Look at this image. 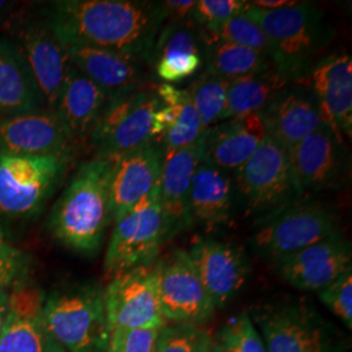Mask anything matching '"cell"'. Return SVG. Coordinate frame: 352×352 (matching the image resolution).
Masks as SVG:
<instances>
[{
	"label": "cell",
	"mask_w": 352,
	"mask_h": 352,
	"mask_svg": "<svg viewBox=\"0 0 352 352\" xmlns=\"http://www.w3.org/2000/svg\"><path fill=\"white\" fill-rule=\"evenodd\" d=\"M43 16L63 46H91L149 60L166 24L161 3L56 0Z\"/></svg>",
	"instance_id": "obj_1"
},
{
	"label": "cell",
	"mask_w": 352,
	"mask_h": 352,
	"mask_svg": "<svg viewBox=\"0 0 352 352\" xmlns=\"http://www.w3.org/2000/svg\"><path fill=\"white\" fill-rule=\"evenodd\" d=\"M113 161L94 157L80 166L63 195L55 202L49 227L64 247L81 254L100 251L113 222L110 179Z\"/></svg>",
	"instance_id": "obj_2"
},
{
	"label": "cell",
	"mask_w": 352,
	"mask_h": 352,
	"mask_svg": "<svg viewBox=\"0 0 352 352\" xmlns=\"http://www.w3.org/2000/svg\"><path fill=\"white\" fill-rule=\"evenodd\" d=\"M264 30L272 46V62L291 84H305L316 58L333 39L324 12L312 4L298 3L279 10H245Z\"/></svg>",
	"instance_id": "obj_3"
},
{
	"label": "cell",
	"mask_w": 352,
	"mask_h": 352,
	"mask_svg": "<svg viewBox=\"0 0 352 352\" xmlns=\"http://www.w3.org/2000/svg\"><path fill=\"white\" fill-rule=\"evenodd\" d=\"M42 317L65 351H107L110 329L98 286L84 283L55 289L45 298Z\"/></svg>",
	"instance_id": "obj_4"
},
{
	"label": "cell",
	"mask_w": 352,
	"mask_h": 352,
	"mask_svg": "<svg viewBox=\"0 0 352 352\" xmlns=\"http://www.w3.org/2000/svg\"><path fill=\"white\" fill-rule=\"evenodd\" d=\"M340 234L336 212L325 202L299 199L256 221L252 248L276 263L295 252Z\"/></svg>",
	"instance_id": "obj_5"
},
{
	"label": "cell",
	"mask_w": 352,
	"mask_h": 352,
	"mask_svg": "<svg viewBox=\"0 0 352 352\" xmlns=\"http://www.w3.org/2000/svg\"><path fill=\"white\" fill-rule=\"evenodd\" d=\"M72 160L74 154L0 155V217L36 218L62 184Z\"/></svg>",
	"instance_id": "obj_6"
},
{
	"label": "cell",
	"mask_w": 352,
	"mask_h": 352,
	"mask_svg": "<svg viewBox=\"0 0 352 352\" xmlns=\"http://www.w3.org/2000/svg\"><path fill=\"white\" fill-rule=\"evenodd\" d=\"M232 177L236 199L245 213L256 221L302 197L294 179L287 151L267 135Z\"/></svg>",
	"instance_id": "obj_7"
},
{
	"label": "cell",
	"mask_w": 352,
	"mask_h": 352,
	"mask_svg": "<svg viewBox=\"0 0 352 352\" xmlns=\"http://www.w3.org/2000/svg\"><path fill=\"white\" fill-rule=\"evenodd\" d=\"M254 318L266 352H346L338 329L305 302L267 304Z\"/></svg>",
	"instance_id": "obj_8"
},
{
	"label": "cell",
	"mask_w": 352,
	"mask_h": 352,
	"mask_svg": "<svg viewBox=\"0 0 352 352\" xmlns=\"http://www.w3.org/2000/svg\"><path fill=\"white\" fill-rule=\"evenodd\" d=\"M113 225L104 256V272L110 277L155 263L162 245L171 238L160 200V186Z\"/></svg>",
	"instance_id": "obj_9"
},
{
	"label": "cell",
	"mask_w": 352,
	"mask_h": 352,
	"mask_svg": "<svg viewBox=\"0 0 352 352\" xmlns=\"http://www.w3.org/2000/svg\"><path fill=\"white\" fill-rule=\"evenodd\" d=\"M161 101L154 90L142 88L111 98L91 131L96 157L116 161L151 140V123Z\"/></svg>",
	"instance_id": "obj_10"
},
{
	"label": "cell",
	"mask_w": 352,
	"mask_h": 352,
	"mask_svg": "<svg viewBox=\"0 0 352 352\" xmlns=\"http://www.w3.org/2000/svg\"><path fill=\"white\" fill-rule=\"evenodd\" d=\"M13 43L23 55L47 110H55L71 68L68 54L45 16L29 14L12 23Z\"/></svg>",
	"instance_id": "obj_11"
},
{
	"label": "cell",
	"mask_w": 352,
	"mask_h": 352,
	"mask_svg": "<svg viewBox=\"0 0 352 352\" xmlns=\"http://www.w3.org/2000/svg\"><path fill=\"white\" fill-rule=\"evenodd\" d=\"M157 289L164 320L170 324L208 322L215 307L202 285L188 252L175 250L155 261Z\"/></svg>",
	"instance_id": "obj_12"
},
{
	"label": "cell",
	"mask_w": 352,
	"mask_h": 352,
	"mask_svg": "<svg viewBox=\"0 0 352 352\" xmlns=\"http://www.w3.org/2000/svg\"><path fill=\"white\" fill-rule=\"evenodd\" d=\"M103 304L110 331L164 327L155 263L129 269L111 278L103 289Z\"/></svg>",
	"instance_id": "obj_13"
},
{
	"label": "cell",
	"mask_w": 352,
	"mask_h": 352,
	"mask_svg": "<svg viewBox=\"0 0 352 352\" xmlns=\"http://www.w3.org/2000/svg\"><path fill=\"white\" fill-rule=\"evenodd\" d=\"M300 195L338 188L347 171V154L340 140L327 124L287 151Z\"/></svg>",
	"instance_id": "obj_14"
},
{
	"label": "cell",
	"mask_w": 352,
	"mask_h": 352,
	"mask_svg": "<svg viewBox=\"0 0 352 352\" xmlns=\"http://www.w3.org/2000/svg\"><path fill=\"white\" fill-rule=\"evenodd\" d=\"M76 142L58 113L39 110L0 119V155L43 157L74 154Z\"/></svg>",
	"instance_id": "obj_15"
},
{
	"label": "cell",
	"mask_w": 352,
	"mask_h": 352,
	"mask_svg": "<svg viewBox=\"0 0 352 352\" xmlns=\"http://www.w3.org/2000/svg\"><path fill=\"white\" fill-rule=\"evenodd\" d=\"M188 254L215 309L232 302L248 280L250 261L231 243L200 238L192 244Z\"/></svg>",
	"instance_id": "obj_16"
},
{
	"label": "cell",
	"mask_w": 352,
	"mask_h": 352,
	"mask_svg": "<svg viewBox=\"0 0 352 352\" xmlns=\"http://www.w3.org/2000/svg\"><path fill=\"white\" fill-rule=\"evenodd\" d=\"M351 244L342 234L273 263L276 273L289 286L317 292L351 269Z\"/></svg>",
	"instance_id": "obj_17"
},
{
	"label": "cell",
	"mask_w": 352,
	"mask_h": 352,
	"mask_svg": "<svg viewBox=\"0 0 352 352\" xmlns=\"http://www.w3.org/2000/svg\"><path fill=\"white\" fill-rule=\"evenodd\" d=\"M46 294L29 279L10 289V312L0 336V352H67L43 322Z\"/></svg>",
	"instance_id": "obj_18"
},
{
	"label": "cell",
	"mask_w": 352,
	"mask_h": 352,
	"mask_svg": "<svg viewBox=\"0 0 352 352\" xmlns=\"http://www.w3.org/2000/svg\"><path fill=\"white\" fill-rule=\"evenodd\" d=\"M318 103L327 126L340 140L352 136V59L349 54H331L312 67L307 82Z\"/></svg>",
	"instance_id": "obj_19"
},
{
	"label": "cell",
	"mask_w": 352,
	"mask_h": 352,
	"mask_svg": "<svg viewBox=\"0 0 352 352\" xmlns=\"http://www.w3.org/2000/svg\"><path fill=\"white\" fill-rule=\"evenodd\" d=\"M266 135L289 151L324 124L312 90L305 84H291L280 90L263 111Z\"/></svg>",
	"instance_id": "obj_20"
},
{
	"label": "cell",
	"mask_w": 352,
	"mask_h": 352,
	"mask_svg": "<svg viewBox=\"0 0 352 352\" xmlns=\"http://www.w3.org/2000/svg\"><path fill=\"white\" fill-rule=\"evenodd\" d=\"M162 162V148L153 141L113 161L110 179L113 223L158 186Z\"/></svg>",
	"instance_id": "obj_21"
},
{
	"label": "cell",
	"mask_w": 352,
	"mask_h": 352,
	"mask_svg": "<svg viewBox=\"0 0 352 352\" xmlns=\"http://www.w3.org/2000/svg\"><path fill=\"white\" fill-rule=\"evenodd\" d=\"M266 138L263 113L222 120L202 135L205 164L234 174L245 164Z\"/></svg>",
	"instance_id": "obj_22"
},
{
	"label": "cell",
	"mask_w": 352,
	"mask_h": 352,
	"mask_svg": "<svg viewBox=\"0 0 352 352\" xmlns=\"http://www.w3.org/2000/svg\"><path fill=\"white\" fill-rule=\"evenodd\" d=\"M78 72L103 89L111 98L144 88L145 74L138 58L91 46H64Z\"/></svg>",
	"instance_id": "obj_23"
},
{
	"label": "cell",
	"mask_w": 352,
	"mask_h": 352,
	"mask_svg": "<svg viewBox=\"0 0 352 352\" xmlns=\"http://www.w3.org/2000/svg\"><path fill=\"white\" fill-rule=\"evenodd\" d=\"M202 157V138L188 148L164 153L158 186L160 200L171 236L193 225L189 214V190Z\"/></svg>",
	"instance_id": "obj_24"
},
{
	"label": "cell",
	"mask_w": 352,
	"mask_h": 352,
	"mask_svg": "<svg viewBox=\"0 0 352 352\" xmlns=\"http://www.w3.org/2000/svg\"><path fill=\"white\" fill-rule=\"evenodd\" d=\"M192 20L168 23L155 41L151 58L158 78L164 84H177L196 75L204 63L201 36ZM197 25V24H196Z\"/></svg>",
	"instance_id": "obj_25"
},
{
	"label": "cell",
	"mask_w": 352,
	"mask_h": 352,
	"mask_svg": "<svg viewBox=\"0 0 352 352\" xmlns=\"http://www.w3.org/2000/svg\"><path fill=\"white\" fill-rule=\"evenodd\" d=\"M111 97L71 64L55 113L75 142L89 139Z\"/></svg>",
	"instance_id": "obj_26"
},
{
	"label": "cell",
	"mask_w": 352,
	"mask_h": 352,
	"mask_svg": "<svg viewBox=\"0 0 352 352\" xmlns=\"http://www.w3.org/2000/svg\"><path fill=\"white\" fill-rule=\"evenodd\" d=\"M236 199L234 177L212 164H199L189 190V214L197 222L213 230L223 226L232 215Z\"/></svg>",
	"instance_id": "obj_27"
},
{
	"label": "cell",
	"mask_w": 352,
	"mask_h": 352,
	"mask_svg": "<svg viewBox=\"0 0 352 352\" xmlns=\"http://www.w3.org/2000/svg\"><path fill=\"white\" fill-rule=\"evenodd\" d=\"M45 103L23 55L0 38V119L43 110Z\"/></svg>",
	"instance_id": "obj_28"
},
{
	"label": "cell",
	"mask_w": 352,
	"mask_h": 352,
	"mask_svg": "<svg viewBox=\"0 0 352 352\" xmlns=\"http://www.w3.org/2000/svg\"><path fill=\"white\" fill-rule=\"evenodd\" d=\"M289 85L291 82L278 72L276 67L231 80L226 109L221 122L236 116L263 113L278 93Z\"/></svg>",
	"instance_id": "obj_29"
},
{
	"label": "cell",
	"mask_w": 352,
	"mask_h": 352,
	"mask_svg": "<svg viewBox=\"0 0 352 352\" xmlns=\"http://www.w3.org/2000/svg\"><path fill=\"white\" fill-rule=\"evenodd\" d=\"M200 29V28H199ZM206 72L226 80L261 72L274 67L272 59L263 52L228 43L200 29Z\"/></svg>",
	"instance_id": "obj_30"
},
{
	"label": "cell",
	"mask_w": 352,
	"mask_h": 352,
	"mask_svg": "<svg viewBox=\"0 0 352 352\" xmlns=\"http://www.w3.org/2000/svg\"><path fill=\"white\" fill-rule=\"evenodd\" d=\"M166 96H168L176 107L175 124L164 133L160 142L164 153L180 151L188 148L201 139L204 135L201 120L196 113L193 103L190 101L188 91L186 89H177L171 84H160L157 87Z\"/></svg>",
	"instance_id": "obj_31"
},
{
	"label": "cell",
	"mask_w": 352,
	"mask_h": 352,
	"mask_svg": "<svg viewBox=\"0 0 352 352\" xmlns=\"http://www.w3.org/2000/svg\"><path fill=\"white\" fill-rule=\"evenodd\" d=\"M230 82V80L205 71L187 89L193 107L201 120L204 131L221 122L226 109Z\"/></svg>",
	"instance_id": "obj_32"
},
{
	"label": "cell",
	"mask_w": 352,
	"mask_h": 352,
	"mask_svg": "<svg viewBox=\"0 0 352 352\" xmlns=\"http://www.w3.org/2000/svg\"><path fill=\"white\" fill-rule=\"evenodd\" d=\"M201 30L228 43L263 52L272 59V46L264 30L245 12L228 19L212 30Z\"/></svg>",
	"instance_id": "obj_33"
},
{
	"label": "cell",
	"mask_w": 352,
	"mask_h": 352,
	"mask_svg": "<svg viewBox=\"0 0 352 352\" xmlns=\"http://www.w3.org/2000/svg\"><path fill=\"white\" fill-rule=\"evenodd\" d=\"M214 340L201 327L166 324L162 327L157 352H213Z\"/></svg>",
	"instance_id": "obj_34"
},
{
	"label": "cell",
	"mask_w": 352,
	"mask_h": 352,
	"mask_svg": "<svg viewBox=\"0 0 352 352\" xmlns=\"http://www.w3.org/2000/svg\"><path fill=\"white\" fill-rule=\"evenodd\" d=\"M215 344L219 352H266L257 327L245 314L231 317L221 327Z\"/></svg>",
	"instance_id": "obj_35"
},
{
	"label": "cell",
	"mask_w": 352,
	"mask_h": 352,
	"mask_svg": "<svg viewBox=\"0 0 352 352\" xmlns=\"http://www.w3.org/2000/svg\"><path fill=\"white\" fill-rule=\"evenodd\" d=\"M320 300L327 309L338 317L344 327L352 329V267L325 289L318 291Z\"/></svg>",
	"instance_id": "obj_36"
},
{
	"label": "cell",
	"mask_w": 352,
	"mask_h": 352,
	"mask_svg": "<svg viewBox=\"0 0 352 352\" xmlns=\"http://www.w3.org/2000/svg\"><path fill=\"white\" fill-rule=\"evenodd\" d=\"M247 7L248 1L244 0H199L192 19L200 29L212 30L228 19L245 12Z\"/></svg>",
	"instance_id": "obj_37"
},
{
	"label": "cell",
	"mask_w": 352,
	"mask_h": 352,
	"mask_svg": "<svg viewBox=\"0 0 352 352\" xmlns=\"http://www.w3.org/2000/svg\"><path fill=\"white\" fill-rule=\"evenodd\" d=\"M32 265L30 254L8 243L0 244V289H11L29 279Z\"/></svg>",
	"instance_id": "obj_38"
},
{
	"label": "cell",
	"mask_w": 352,
	"mask_h": 352,
	"mask_svg": "<svg viewBox=\"0 0 352 352\" xmlns=\"http://www.w3.org/2000/svg\"><path fill=\"white\" fill-rule=\"evenodd\" d=\"M161 329H115L106 352H157Z\"/></svg>",
	"instance_id": "obj_39"
},
{
	"label": "cell",
	"mask_w": 352,
	"mask_h": 352,
	"mask_svg": "<svg viewBox=\"0 0 352 352\" xmlns=\"http://www.w3.org/2000/svg\"><path fill=\"white\" fill-rule=\"evenodd\" d=\"M195 0H166L161 1L164 20L170 23H183L192 20Z\"/></svg>",
	"instance_id": "obj_40"
},
{
	"label": "cell",
	"mask_w": 352,
	"mask_h": 352,
	"mask_svg": "<svg viewBox=\"0 0 352 352\" xmlns=\"http://www.w3.org/2000/svg\"><path fill=\"white\" fill-rule=\"evenodd\" d=\"M298 3L299 1H296V0H253V1H250V4L253 7L260 8V10H267V11L292 7Z\"/></svg>",
	"instance_id": "obj_41"
},
{
	"label": "cell",
	"mask_w": 352,
	"mask_h": 352,
	"mask_svg": "<svg viewBox=\"0 0 352 352\" xmlns=\"http://www.w3.org/2000/svg\"><path fill=\"white\" fill-rule=\"evenodd\" d=\"M10 312V289H0V336Z\"/></svg>",
	"instance_id": "obj_42"
},
{
	"label": "cell",
	"mask_w": 352,
	"mask_h": 352,
	"mask_svg": "<svg viewBox=\"0 0 352 352\" xmlns=\"http://www.w3.org/2000/svg\"><path fill=\"white\" fill-rule=\"evenodd\" d=\"M16 7H17V3L14 1L0 0V26L11 23Z\"/></svg>",
	"instance_id": "obj_43"
},
{
	"label": "cell",
	"mask_w": 352,
	"mask_h": 352,
	"mask_svg": "<svg viewBox=\"0 0 352 352\" xmlns=\"http://www.w3.org/2000/svg\"><path fill=\"white\" fill-rule=\"evenodd\" d=\"M6 243V232L3 230V227L0 226V244Z\"/></svg>",
	"instance_id": "obj_44"
},
{
	"label": "cell",
	"mask_w": 352,
	"mask_h": 352,
	"mask_svg": "<svg viewBox=\"0 0 352 352\" xmlns=\"http://www.w3.org/2000/svg\"><path fill=\"white\" fill-rule=\"evenodd\" d=\"M213 352H219V350H218V347H217V344H215V340H214Z\"/></svg>",
	"instance_id": "obj_45"
}]
</instances>
